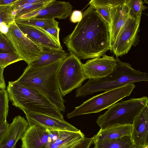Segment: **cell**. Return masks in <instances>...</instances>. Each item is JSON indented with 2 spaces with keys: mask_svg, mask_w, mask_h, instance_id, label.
Returning a JSON list of instances; mask_svg holds the SVG:
<instances>
[{
  "mask_svg": "<svg viewBox=\"0 0 148 148\" xmlns=\"http://www.w3.org/2000/svg\"><path fill=\"white\" fill-rule=\"evenodd\" d=\"M82 14V19L63 42L70 54L80 59L103 56L110 49L109 24L90 5Z\"/></svg>",
  "mask_w": 148,
  "mask_h": 148,
  "instance_id": "cell-1",
  "label": "cell"
},
{
  "mask_svg": "<svg viewBox=\"0 0 148 148\" xmlns=\"http://www.w3.org/2000/svg\"><path fill=\"white\" fill-rule=\"evenodd\" d=\"M63 60L41 67L28 65L21 76L14 81L39 90L59 110L64 112L65 101L60 92L57 78L58 71Z\"/></svg>",
  "mask_w": 148,
  "mask_h": 148,
  "instance_id": "cell-2",
  "label": "cell"
},
{
  "mask_svg": "<svg viewBox=\"0 0 148 148\" xmlns=\"http://www.w3.org/2000/svg\"><path fill=\"white\" fill-rule=\"evenodd\" d=\"M116 64L113 71L100 78L89 79L83 86L76 90V97H85L100 91H107L134 83L148 81V75L132 68L128 63L115 58Z\"/></svg>",
  "mask_w": 148,
  "mask_h": 148,
  "instance_id": "cell-3",
  "label": "cell"
},
{
  "mask_svg": "<svg viewBox=\"0 0 148 148\" xmlns=\"http://www.w3.org/2000/svg\"><path fill=\"white\" fill-rule=\"evenodd\" d=\"M7 91L13 105L22 110L25 114L35 112L64 119L62 112L37 89L10 81Z\"/></svg>",
  "mask_w": 148,
  "mask_h": 148,
  "instance_id": "cell-4",
  "label": "cell"
},
{
  "mask_svg": "<svg viewBox=\"0 0 148 148\" xmlns=\"http://www.w3.org/2000/svg\"><path fill=\"white\" fill-rule=\"evenodd\" d=\"M148 103L146 96L116 103L99 116L97 123L101 129L116 125H132L136 116Z\"/></svg>",
  "mask_w": 148,
  "mask_h": 148,
  "instance_id": "cell-5",
  "label": "cell"
},
{
  "mask_svg": "<svg viewBox=\"0 0 148 148\" xmlns=\"http://www.w3.org/2000/svg\"><path fill=\"white\" fill-rule=\"evenodd\" d=\"M135 87L134 84H130L93 96L75 107L73 111L67 114V117L70 119L79 115L98 113L108 108L129 96Z\"/></svg>",
  "mask_w": 148,
  "mask_h": 148,
  "instance_id": "cell-6",
  "label": "cell"
},
{
  "mask_svg": "<svg viewBox=\"0 0 148 148\" xmlns=\"http://www.w3.org/2000/svg\"><path fill=\"white\" fill-rule=\"evenodd\" d=\"M83 64L75 55L70 54L63 60L58 72L57 78L62 97L81 86L87 79Z\"/></svg>",
  "mask_w": 148,
  "mask_h": 148,
  "instance_id": "cell-7",
  "label": "cell"
},
{
  "mask_svg": "<svg viewBox=\"0 0 148 148\" xmlns=\"http://www.w3.org/2000/svg\"><path fill=\"white\" fill-rule=\"evenodd\" d=\"M8 26V31L5 35L22 60L25 61L28 65L29 64L40 56L44 49L25 36L15 21Z\"/></svg>",
  "mask_w": 148,
  "mask_h": 148,
  "instance_id": "cell-8",
  "label": "cell"
},
{
  "mask_svg": "<svg viewBox=\"0 0 148 148\" xmlns=\"http://www.w3.org/2000/svg\"><path fill=\"white\" fill-rule=\"evenodd\" d=\"M140 19L130 16L120 29L110 50L118 57L127 54L133 46H136L139 41Z\"/></svg>",
  "mask_w": 148,
  "mask_h": 148,
  "instance_id": "cell-9",
  "label": "cell"
},
{
  "mask_svg": "<svg viewBox=\"0 0 148 148\" xmlns=\"http://www.w3.org/2000/svg\"><path fill=\"white\" fill-rule=\"evenodd\" d=\"M73 8L69 2L51 0L42 8L21 16L15 20L31 18L66 19L71 15Z\"/></svg>",
  "mask_w": 148,
  "mask_h": 148,
  "instance_id": "cell-10",
  "label": "cell"
},
{
  "mask_svg": "<svg viewBox=\"0 0 148 148\" xmlns=\"http://www.w3.org/2000/svg\"><path fill=\"white\" fill-rule=\"evenodd\" d=\"M102 57L92 58L83 64L87 79L102 78L110 74L114 70L116 64L115 58L105 54Z\"/></svg>",
  "mask_w": 148,
  "mask_h": 148,
  "instance_id": "cell-11",
  "label": "cell"
},
{
  "mask_svg": "<svg viewBox=\"0 0 148 148\" xmlns=\"http://www.w3.org/2000/svg\"><path fill=\"white\" fill-rule=\"evenodd\" d=\"M25 115L29 126L36 125L49 130L74 132L79 130L64 119L35 112H29Z\"/></svg>",
  "mask_w": 148,
  "mask_h": 148,
  "instance_id": "cell-12",
  "label": "cell"
},
{
  "mask_svg": "<svg viewBox=\"0 0 148 148\" xmlns=\"http://www.w3.org/2000/svg\"><path fill=\"white\" fill-rule=\"evenodd\" d=\"M25 36L35 44L49 50H62L53 38L42 28L35 26L16 24Z\"/></svg>",
  "mask_w": 148,
  "mask_h": 148,
  "instance_id": "cell-13",
  "label": "cell"
},
{
  "mask_svg": "<svg viewBox=\"0 0 148 148\" xmlns=\"http://www.w3.org/2000/svg\"><path fill=\"white\" fill-rule=\"evenodd\" d=\"M28 126L24 117L20 116L15 117L12 122L8 124L0 140V148H15L17 142L23 137Z\"/></svg>",
  "mask_w": 148,
  "mask_h": 148,
  "instance_id": "cell-14",
  "label": "cell"
},
{
  "mask_svg": "<svg viewBox=\"0 0 148 148\" xmlns=\"http://www.w3.org/2000/svg\"><path fill=\"white\" fill-rule=\"evenodd\" d=\"M110 16V23L109 26L110 49L120 29L130 17L129 10L126 0L111 8Z\"/></svg>",
  "mask_w": 148,
  "mask_h": 148,
  "instance_id": "cell-15",
  "label": "cell"
},
{
  "mask_svg": "<svg viewBox=\"0 0 148 148\" xmlns=\"http://www.w3.org/2000/svg\"><path fill=\"white\" fill-rule=\"evenodd\" d=\"M131 134L134 145L142 146L148 144V105L146 106L135 118Z\"/></svg>",
  "mask_w": 148,
  "mask_h": 148,
  "instance_id": "cell-16",
  "label": "cell"
},
{
  "mask_svg": "<svg viewBox=\"0 0 148 148\" xmlns=\"http://www.w3.org/2000/svg\"><path fill=\"white\" fill-rule=\"evenodd\" d=\"M48 133L46 128L36 125L28 126L23 137L22 148H42L48 139Z\"/></svg>",
  "mask_w": 148,
  "mask_h": 148,
  "instance_id": "cell-17",
  "label": "cell"
},
{
  "mask_svg": "<svg viewBox=\"0 0 148 148\" xmlns=\"http://www.w3.org/2000/svg\"><path fill=\"white\" fill-rule=\"evenodd\" d=\"M84 137L79 130L77 132L61 130L56 139L47 142L42 148H74Z\"/></svg>",
  "mask_w": 148,
  "mask_h": 148,
  "instance_id": "cell-18",
  "label": "cell"
},
{
  "mask_svg": "<svg viewBox=\"0 0 148 148\" xmlns=\"http://www.w3.org/2000/svg\"><path fill=\"white\" fill-rule=\"evenodd\" d=\"M132 125H116L100 129L94 136V140L114 139L131 135Z\"/></svg>",
  "mask_w": 148,
  "mask_h": 148,
  "instance_id": "cell-19",
  "label": "cell"
},
{
  "mask_svg": "<svg viewBox=\"0 0 148 148\" xmlns=\"http://www.w3.org/2000/svg\"><path fill=\"white\" fill-rule=\"evenodd\" d=\"M69 56L65 51L49 50L44 49L41 54L29 65L33 67H39L46 66L56 61L63 60Z\"/></svg>",
  "mask_w": 148,
  "mask_h": 148,
  "instance_id": "cell-20",
  "label": "cell"
},
{
  "mask_svg": "<svg viewBox=\"0 0 148 148\" xmlns=\"http://www.w3.org/2000/svg\"><path fill=\"white\" fill-rule=\"evenodd\" d=\"M94 148H130L134 144L131 135L114 139L94 140Z\"/></svg>",
  "mask_w": 148,
  "mask_h": 148,
  "instance_id": "cell-21",
  "label": "cell"
},
{
  "mask_svg": "<svg viewBox=\"0 0 148 148\" xmlns=\"http://www.w3.org/2000/svg\"><path fill=\"white\" fill-rule=\"evenodd\" d=\"M116 0H92L89 5L92 6L100 16L109 24L110 23V11L111 8L116 5Z\"/></svg>",
  "mask_w": 148,
  "mask_h": 148,
  "instance_id": "cell-22",
  "label": "cell"
},
{
  "mask_svg": "<svg viewBox=\"0 0 148 148\" xmlns=\"http://www.w3.org/2000/svg\"><path fill=\"white\" fill-rule=\"evenodd\" d=\"M16 24L35 26L42 29L59 27V22L55 19L31 18L15 20Z\"/></svg>",
  "mask_w": 148,
  "mask_h": 148,
  "instance_id": "cell-23",
  "label": "cell"
},
{
  "mask_svg": "<svg viewBox=\"0 0 148 148\" xmlns=\"http://www.w3.org/2000/svg\"><path fill=\"white\" fill-rule=\"evenodd\" d=\"M51 0H46L43 2L37 3H25L21 5H14L15 20L19 16L38 10L45 5Z\"/></svg>",
  "mask_w": 148,
  "mask_h": 148,
  "instance_id": "cell-24",
  "label": "cell"
},
{
  "mask_svg": "<svg viewBox=\"0 0 148 148\" xmlns=\"http://www.w3.org/2000/svg\"><path fill=\"white\" fill-rule=\"evenodd\" d=\"M129 10L130 16L136 19H141L142 11L147 8L142 0H126Z\"/></svg>",
  "mask_w": 148,
  "mask_h": 148,
  "instance_id": "cell-25",
  "label": "cell"
},
{
  "mask_svg": "<svg viewBox=\"0 0 148 148\" xmlns=\"http://www.w3.org/2000/svg\"><path fill=\"white\" fill-rule=\"evenodd\" d=\"M9 97L7 90H0V126L7 122L8 111Z\"/></svg>",
  "mask_w": 148,
  "mask_h": 148,
  "instance_id": "cell-26",
  "label": "cell"
},
{
  "mask_svg": "<svg viewBox=\"0 0 148 148\" xmlns=\"http://www.w3.org/2000/svg\"><path fill=\"white\" fill-rule=\"evenodd\" d=\"M14 5H0V23L4 22L8 26L9 24L15 21Z\"/></svg>",
  "mask_w": 148,
  "mask_h": 148,
  "instance_id": "cell-27",
  "label": "cell"
},
{
  "mask_svg": "<svg viewBox=\"0 0 148 148\" xmlns=\"http://www.w3.org/2000/svg\"><path fill=\"white\" fill-rule=\"evenodd\" d=\"M22 60L17 53H0V66L5 68L11 64Z\"/></svg>",
  "mask_w": 148,
  "mask_h": 148,
  "instance_id": "cell-28",
  "label": "cell"
},
{
  "mask_svg": "<svg viewBox=\"0 0 148 148\" xmlns=\"http://www.w3.org/2000/svg\"><path fill=\"white\" fill-rule=\"evenodd\" d=\"M0 53H17L8 38L5 34L0 32Z\"/></svg>",
  "mask_w": 148,
  "mask_h": 148,
  "instance_id": "cell-29",
  "label": "cell"
},
{
  "mask_svg": "<svg viewBox=\"0 0 148 148\" xmlns=\"http://www.w3.org/2000/svg\"><path fill=\"white\" fill-rule=\"evenodd\" d=\"M49 34L59 45H61L59 39L60 28L57 27L48 28L43 29Z\"/></svg>",
  "mask_w": 148,
  "mask_h": 148,
  "instance_id": "cell-30",
  "label": "cell"
},
{
  "mask_svg": "<svg viewBox=\"0 0 148 148\" xmlns=\"http://www.w3.org/2000/svg\"><path fill=\"white\" fill-rule=\"evenodd\" d=\"M94 136L90 138L86 137L74 148H89L94 142Z\"/></svg>",
  "mask_w": 148,
  "mask_h": 148,
  "instance_id": "cell-31",
  "label": "cell"
},
{
  "mask_svg": "<svg viewBox=\"0 0 148 148\" xmlns=\"http://www.w3.org/2000/svg\"><path fill=\"white\" fill-rule=\"evenodd\" d=\"M82 17V14L81 11L75 10L72 12L71 15L70 20L72 23H78L81 20Z\"/></svg>",
  "mask_w": 148,
  "mask_h": 148,
  "instance_id": "cell-32",
  "label": "cell"
},
{
  "mask_svg": "<svg viewBox=\"0 0 148 148\" xmlns=\"http://www.w3.org/2000/svg\"><path fill=\"white\" fill-rule=\"evenodd\" d=\"M46 0H17L15 4L21 5L25 3H37L45 2Z\"/></svg>",
  "mask_w": 148,
  "mask_h": 148,
  "instance_id": "cell-33",
  "label": "cell"
},
{
  "mask_svg": "<svg viewBox=\"0 0 148 148\" xmlns=\"http://www.w3.org/2000/svg\"><path fill=\"white\" fill-rule=\"evenodd\" d=\"M5 68L0 66V88L4 90L6 88V85L3 76V72Z\"/></svg>",
  "mask_w": 148,
  "mask_h": 148,
  "instance_id": "cell-34",
  "label": "cell"
},
{
  "mask_svg": "<svg viewBox=\"0 0 148 148\" xmlns=\"http://www.w3.org/2000/svg\"><path fill=\"white\" fill-rule=\"evenodd\" d=\"M8 124L7 121L0 126V140L4 135L6 131Z\"/></svg>",
  "mask_w": 148,
  "mask_h": 148,
  "instance_id": "cell-35",
  "label": "cell"
},
{
  "mask_svg": "<svg viewBox=\"0 0 148 148\" xmlns=\"http://www.w3.org/2000/svg\"><path fill=\"white\" fill-rule=\"evenodd\" d=\"M9 29L8 26L5 23H0V32L5 34H7Z\"/></svg>",
  "mask_w": 148,
  "mask_h": 148,
  "instance_id": "cell-36",
  "label": "cell"
},
{
  "mask_svg": "<svg viewBox=\"0 0 148 148\" xmlns=\"http://www.w3.org/2000/svg\"><path fill=\"white\" fill-rule=\"evenodd\" d=\"M17 0H0V5H13Z\"/></svg>",
  "mask_w": 148,
  "mask_h": 148,
  "instance_id": "cell-37",
  "label": "cell"
},
{
  "mask_svg": "<svg viewBox=\"0 0 148 148\" xmlns=\"http://www.w3.org/2000/svg\"><path fill=\"white\" fill-rule=\"evenodd\" d=\"M141 146H137L134 144L130 148H140Z\"/></svg>",
  "mask_w": 148,
  "mask_h": 148,
  "instance_id": "cell-38",
  "label": "cell"
},
{
  "mask_svg": "<svg viewBox=\"0 0 148 148\" xmlns=\"http://www.w3.org/2000/svg\"><path fill=\"white\" fill-rule=\"evenodd\" d=\"M140 148H148V144L141 146Z\"/></svg>",
  "mask_w": 148,
  "mask_h": 148,
  "instance_id": "cell-39",
  "label": "cell"
}]
</instances>
